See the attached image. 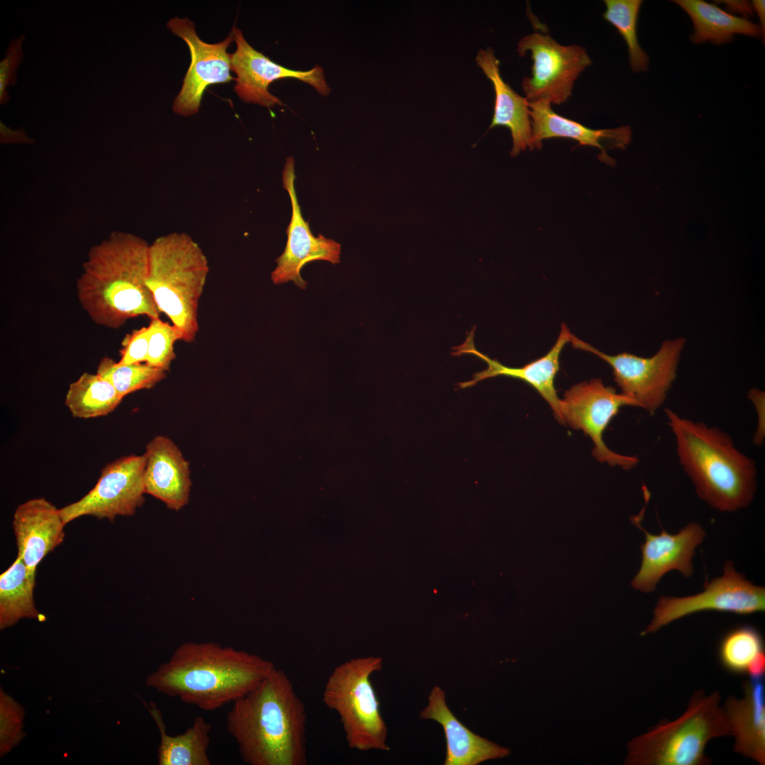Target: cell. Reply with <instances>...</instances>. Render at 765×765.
<instances>
[{
	"label": "cell",
	"instance_id": "2",
	"mask_svg": "<svg viewBox=\"0 0 765 765\" xmlns=\"http://www.w3.org/2000/svg\"><path fill=\"white\" fill-rule=\"evenodd\" d=\"M275 667L259 655L217 642H186L147 677L146 684L209 712L248 693Z\"/></svg>",
	"mask_w": 765,
	"mask_h": 765
},
{
	"label": "cell",
	"instance_id": "4",
	"mask_svg": "<svg viewBox=\"0 0 765 765\" xmlns=\"http://www.w3.org/2000/svg\"><path fill=\"white\" fill-rule=\"evenodd\" d=\"M664 412L679 462L698 496L722 512L749 505L757 485L754 461L719 428L681 416L668 408Z\"/></svg>",
	"mask_w": 765,
	"mask_h": 765
},
{
	"label": "cell",
	"instance_id": "36",
	"mask_svg": "<svg viewBox=\"0 0 765 765\" xmlns=\"http://www.w3.org/2000/svg\"><path fill=\"white\" fill-rule=\"evenodd\" d=\"M722 2L725 4L727 9L732 12H737L749 16L753 13V6L748 1H722Z\"/></svg>",
	"mask_w": 765,
	"mask_h": 765
},
{
	"label": "cell",
	"instance_id": "21",
	"mask_svg": "<svg viewBox=\"0 0 765 765\" xmlns=\"http://www.w3.org/2000/svg\"><path fill=\"white\" fill-rule=\"evenodd\" d=\"M419 718L434 720L443 727L446 742L444 765H477L510 754L508 748L474 733L465 726L447 706L445 692L438 686L431 689L428 704L420 712Z\"/></svg>",
	"mask_w": 765,
	"mask_h": 765
},
{
	"label": "cell",
	"instance_id": "33",
	"mask_svg": "<svg viewBox=\"0 0 765 765\" xmlns=\"http://www.w3.org/2000/svg\"><path fill=\"white\" fill-rule=\"evenodd\" d=\"M26 36L21 35L12 40L6 50L5 57L0 62V104L4 105L10 100L8 86L16 83V72L23 60L22 45Z\"/></svg>",
	"mask_w": 765,
	"mask_h": 765
},
{
	"label": "cell",
	"instance_id": "28",
	"mask_svg": "<svg viewBox=\"0 0 765 765\" xmlns=\"http://www.w3.org/2000/svg\"><path fill=\"white\" fill-rule=\"evenodd\" d=\"M718 654L721 666L727 672L748 675L752 666L765 657L763 637L752 625L734 627L722 637Z\"/></svg>",
	"mask_w": 765,
	"mask_h": 765
},
{
	"label": "cell",
	"instance_id": "8",
	"mask_svg": "<svg viewBox=\"0 0 765 765\" xmlns=\"http://www.w3.org/2000/svg\"><path fill=\"white\" fill-rule=\"evenodd\" d=\"M570 343L574 348L589 351L605 361L611 367L621 393L633 400L638 407L654 414L664 404L676 377L685 339L666 340L658 351L648 358L629 353L608 355L572 334Z\"/></svg>",
	"mask_w": 765,
	"mask_h": 765
},
{
	"label": "cell",
	"instance_id": "9",
	"mask_svg": "<svg viewBox=\"0 0 765 765\" xmlns=\"http://www.w3.org/2000/svg\"><path fill=\"white\" fill-rule=\"evenodd\" d=\"M764 610V586L753 584L735 570L732 562L727 561L722 575L705 581L701 592L683 597L660 596L653 618L641 635L656 633L675 620L698 612L749 615Z\"/></svg>",
	"mask_w": 765,
	"mask_h": 765
},
{
	"label": "cell",
	"instance_id": "31",
	"mask_svg": "<svg viewBox=\"0 0 765 765\" xmlns=\"http://www.w3.org/2000/svg\"><path fill=\"white\" fill-rule=\"evenodd\" d=\"M148 326L149 335L146 363L168 371L176 357L174 344L181 340V334L173 324L159 318L151 319Z\"/></svg>",
	"mask_w": 765,
	"mask_h": 765
},
{
	"label": "cell",
	"instance_id": "19",
	"mask_svg": "<svg viewBox=\"0 0 765 765\" xmlns=\"http://www.w3.org/2000/svg\"><path fill=\"white\" fill-rule=\"evenodd\" d=\"M65 525L60 509L45 498L29 499L16 508L13 528L18 556L30 574L35 577L40 562L62 543Z\"/></svg>",
	"mask_w": 765,
	"mask_h": 765
},
{
	"label": "cell",
	"instance_id": "13",
	"mask_svg": "<svg viewBox=\"0 0 765 765\" xmlns=\"http://www.w3.org/2000/svg\"><path fill=\"white\" fill-rule=\"evenodd\" d=\"M167 27L185 41L191 56L181 91L174 101L173 110L181 115H191L198 111L208 86L234 79L230 73V54L227 51L234 41V32L232 29L220 42L208 43L198 36L194 23L187 18H171Z\"/></svg>",
	"mask_w": 765,
	"mask_h": 765
},
{
	"label": "cell",
	"instance_id": "11",
	"mask_svg": "<svg viewBox=\"0 0 765 765\" xmlns=\"http://www.w3.org/2000/svg\"><path fill=\"white\" fill-rule=\"evenodd\" d=\"M623 406L638 407L636 402L606 386L601 379H592L572 386L561 400L563 424L582 430L594 444L593 455L600 462L630 470L638 465L635 456L624 455L610 450L603 439L604 432Z\"/></svg>",
	"mask_w": 765,
	"mask_h": 765
},
{
	"label": "cell",
	"instance_id": "17",
	"mask_svg": "<svg viewBox=\"0 0 765 765\" xmlns=\"http://www.w3.org/2000/svg\"><path fill=\"white\" fill-rule=\"evenodd\" d=\"M475 328L468 334L465 341L453 348V356L472 353L482 359L487 365L485 370L475 373L473 378L460 382L461 388L472 387L478 382L498 375L509 376L521 380L532 386L552 408L555 419L563 424L561 414V400L555 387V378L560 368V356L565 346L570 341L572 333L565 323L557 341L550 350L543 356L520 368H511L502 365L476 349L473 341Z\"/></svg>",
	"mask_w": 765,
	"mask_h": 765
},
{
	"label": "cell",
	"instance_id": "14",
	"mask_svg": "<svg viewBox=\"0 0 765 765\" xmlns=\"http://www.w3.org/2000/svg\"><path fill=\"white\" fill-rule=\"evenodd\" d=\"M232 29L237 45L236 50L230 54L231 69L237 76L234 90L242 100L266 108L283 106V102L268 91V86L274 81L284 78L297 79L307 83L324 96L329 94L331 89L322 67L316 65L307 71L286 68L251 47L240 29L235 26Z\"/></svg>",
	"mask_w": 765,
	"mask_h": 765
},
{
	"label": "cell",
	"instance_id": "30",
	"mask_svg": "<svg viewBox=\"0 0 765 765\" xmlns=\"http://www.w3.org/2000/svg\"><path fill=\"white\" fill-rule=\"evenodd\" d=\"M166 372L146 363L120 364L105 356L101 359L96 373L108 380L124 398L133 392L153 387L166 377Z\"/></svg>",
	"mask_w": 765,
	"mask_h": 765
},
{
	"label": "cell",
	"instance_id": "1",
	"mask_svg": "<svg viewBox=\"0 0 765 765\" xmlns=\"http://www.w3.org/2000/svg\"><path fill=\"white\" fill-rule=\"evenodd\" d=\"M307 722L291 679L276 667L227 714V730L248 765H305Z\"/></svg>",
	"mask_w": 765,
	"mask_h": 765
},
{
	"label": "cell",
	"instance_id": "34",
	"mask_svg": "<svg viewBox=\"0 0 765 765\" xmlns=\"http://www.w3.org/2000/svg\"><path fill=\"white\" fill-rule=\"evenodd\" d=\"M149 328L142 327L128 334L122 341L120 350V359L118 361L120 364H132L146 363Z\"/></svg>",
	"mask_w": 765,
	"mask_h": 765
},
{
	"label": "cell",
	"instance_id": "29",
	"mask_svg": "<svg viewBox=\"0 0 765 765\" xmlns=\"http://www.w3.org/2000/svg\"><path fill=\"white\" fill-rule=\"evenodd\" d=\"M603 18L612 24L623 37L628 52L629 63L634 72L648 69L650 57L640 47L637 25L641 0H604Z\"/></svg>",
	"mask_w": 765,
	"mask_h": 765
},
{
	"label": "cell",
	"instance_id": "32",
	"mask_svg": "<svg viewBox=\"0 0 765 765\" xmlns=\"http://www.w3.org/2000/svg\"><path fill=\"white\" fill-rule=\"evenodd\" d=\"M25 710L11 696L0 690V756L10 752L26 737Z\"/></svg>",
	"mask_w": 765,
	"mask_h": 765
},
{
	"label": "cell",
	"instance_id": "22",
	"mask_svg": "<svg viewBox=\"0 0 765 765\" xmlns=\"http://www.w3.org/2000/svg\"><path fill=\"white\" fill-rule=\"evenodd\" d=\"M743 698L730 696L724 710L735 738L733 750L761 765L765 764V688L764 678H749L742 684Z\"/></svg>",
	"mask_w": 765,
	"mask_h": 765
},
{
	"label": "cell",
	"instance_id": "18",
	"mask_svg": "<svg viewBox=\"0 0 765 765\" xmlns=\"http://www.w3.org/2000/svg\"><path fill=\"white\" fill-rule=\"evenodd\" d=\"M532 126V150L540 149L543 140L562 137L576 140L579 145L596 147L599 159L613 166L616 161L607 150L623 149L630 142L631 129L621 126L609 129H591L555 113L551 104L545 101L528 102Z\"/></svg>",
	"mask_w": 765,
	"mask_h": 765
},
{
	"label": "cell",
	"instance_id": "20",
	"mask_svg": "<svg viewBox=\"0 0 765 765\" xmlns=\"http://www.w3.org/2000/svg\"><path fill=\"white\" fill-rule=\"evenodd\" d=\"M145 493L178 511L188 501L191 487L188 462L169 438L154 437L146 446Z\"/></svg>",
	"mask_w": 765,
	"mask_h": 765
},
{
	"label": "cell",
	"instance_id": "3",
	"mask_svg": "<svg viewBox=\"0 0 765 765\" xmlns=\"http://www.w3.org/2000/svg\"><path fill=\"white\" fill-rule=\"evenodd\" d=\"M149 245L139 236L114 231L90 249L76 290L94 323L118 329L138 316L159 318L147 285Z\"/></svg>",
	"mask_w": 765,
	"mask_h": 765
},
{
	"label": "cell",
	"instance_id": "7",
	"mask_svg": "<svg viewBox=\"0 0 765 765\" xmlns=\"http://www.w3.org/2000/svg\"><path fill=\"white\" fill-rule=\"evenodd\" d=\"M382 668L380 657L351 658L335 667L324 684L322 701L338 715L351 749L390 750L387 727L370 681Z\"/></svg>",
	"mask_w": 765,
	"mask_h": 765
},
{
	"label": "cell",
	"instance_id": "6",
	"mask_svg": "<svg viewBox=\"0 0 765 765\" xmlns=\"http://www.w3.org/2000/svg\"><path fill=\"white\" fill-rule=\"evenodd\" d=\"M720 696L703 690L691 697L685 713L678 719L661 721L647 732L628 743L625 764L708 765L705 748L711 739L730 735Z\"/></svg>",
	"mask_w": 765,
	"mask_h": 765
},
{
	"label": "cell",
	"instance_id": "24",
	"mask_svg": "<svg viewBox=\"0 0 765 765\" xmlns=\"http://www.w3.org/2000/svg\"><path fill=\"white\" fill-rule=\"evenodd\" d=\"M156 722L160 735L157 749L159 765H210L208 754L211 725L202 716L195 717L185 732L176 735L166 733L161 711L153 702L144 703Z\"/></svg>",
	"mask_w": 765,
	"mask_h": 765
},
{
	"label": "cell",
	"instance_id": "5",
	"mask_svg": "<svg viewBox=\"0 0 765 765\" xmlns=\"http://www.w3.org/2000/svg\"><path fill=\"white\" fill-rule=\"evenodd\" d=\"M208 272L205 254L186 233H169L149 245L147 287L159 312L170 319L187 343L198 332V305Z\"/></svg>",
	"mask_w": 765,
	"mask_h": 765
},
{
	"label": "cell",
	"instance_id": "12",
	"mask_svg": "<svg viewBox=\"0 0 765 765\" xmlns=\"http://www.w3.org/2000/svg\"><path fill=\"white\" fill-rule=\"evenodd\" d=\"M144 454L121 457L106 464L96 485L60 511L65 524L84 516L107 518L132 516L144 502Z\"/></svg>",
	"mask_w": 765,
	"mask_h": 765
},
{
	"label": "cell",
	"instance_id": "10",
	"mask_svg": "<svg viewBox=\"0 0 765 765\" xmlns=\"http://www.w3.org/2000/svg\"><path fill=\"white\" fill-rule=\"evenodd\" d=\"M517 52L521 57L529 52L533 61L531 75L522 81L525 98L531 103H565L572 95L576 79L592 63L586 48L562 45L538 31L523 37Z\"/></svg>",
	"mask_w": 765,
	"mask_h": 765
},
{
	"label": "cell",
	"instance_id": "23",
	"mask_svg": "<svg viewBox=\"0 0 765 765\" xmlns=\"http://www.w3.org/2000/svg\"><path fill=\"white\" fill-rule=\"evenodd\" d=\"M477 65L492 81L495 93L494 113L489 128L504 126L511 132L512 157L527 148L532 150V126L528 101L506 83L500 74L499 60L494 50H480L475 58Z\"/></svg>",
	"mask_w": 765,
	"mask_h": 765
},
{
	"label": "cell",
	"instance_id": "35",
	"mask_svg": "<svg viewBox=\"0 0 765 765\" xmlns=\"http://www.w3.org/2000/svg\"><path fill=\"white\" fill-rule=\"evenodd\" d=\"M0 140L1 143L4 144H30L34 142L26 135L23 128L13 130L4 124L1 120L0 121Z\"/></svg>",
	"mask_w": 765,
	"mask_h": 765
},
{
	"label": "cell",
	"instance_id": "16",
	"mask_svg": "<svg viewBox=\"0 0 765 765\" xmlns=\"http://www.w3.org/2000/svg\"><path fill=\"white\" fill-rule=\"evenodd\" d=\"M631 521L645 534V543L641 545L640 568L631 582L634 589L644 593L652 592L661 578L671 570H677L686 578L693 574L692 559L696 548L706 535L699 523L691 522L674 534L664 529L652 534L641 526L640 515Z\"/></svg>",
	"mask_w": 765,
	"mask_h": 765
},
{
	"label": "cell",
	"instance_id": "27",
	"mask_svg": "<svg viewBox=\"0 0 765 765\" xmlns=\"http://www.w3.org/2000/svg\"><path fill=\"white\" fill-rule=\"evenodd\" d=\"M123 399L108 380L84 373L69 385L64 404L73 416L90 419L110 414Z\"/></svg>",
	"mask_w": 765,
	"mask_h": 765
},
{
	"label": "cell",
	"instance_id": "25",
	"mask_svg": "<svg viewBox=\"0 0 765 765\" xmlns=\"http://www.w3.org/2000/svg\"><path fill=\"white\" fill-rule=\"evenodd\" d=\"M689 16L694 32L691 40L694 43L710 42L715 45L730 42L735 34L754 38L762 35L760 27L752 21L732 15L715 4L702 0H675Z\"/></svg>",
	"mask_w": 765,
	"mask_h": 765
},
{
	"label": "cell",
	"instance_id": "15",
	"mask_svg": "<svg viewBox=\"0 0 765 765\" xmlns=\"http://www.w3.org/2000/svg\"><path fill=\"white\" fill-rule=\"evenodd\" d=\"M295 179V161L293 157H288L283 170V186L290 196L292 215L286 229V245L282 254L276 260L277 265L271 272V278L275 285L292 281L298 288L305 289L307 282L301 277L302 268L313 261L339 264L341 245L322 234L317 237L312 234L308 222L302 215Z\"/></svg>",
	"mask_w": 765,
	"mask_h": 765
},
{
	"label": "cell",
	"instance_id": "37",
	"mask_svg": "<svg viewBox=\"0 0 765 765\" xmlns=\"http://www.w3.org/2000/svg\"><path fill=\"white\" fill-rule=\"evenodd\" d=\"M765 1L764 0H754L752 1V6L754 9L756 11L759 21L760 28L762 33L763 38L764 39L765 33Z\"/></svg>",
	"mask_w": 765,
	"mask_h": 765
},
{
	"label": "cell",
	"instance_id": "26",
	"mask_svg": "<svg viewBox=\"0 0 765 765\" xmlns=\"http://www.w3.org/2000/svg\"><path fill=\"white\" fill-rule=\"evenodd\" d=\"M35 577L30 574L21 557L17 556L12 565L0 575V628L13 626L20 619L45 617L35 608L33 589Z\"/></svg>",
	"mask_w": 765,
	"mask_h": 765
}]
</instances>
